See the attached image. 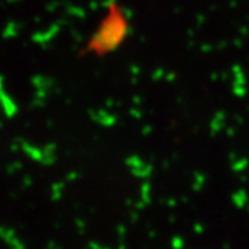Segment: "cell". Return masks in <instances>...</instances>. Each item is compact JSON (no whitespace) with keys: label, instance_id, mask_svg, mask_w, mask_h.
Masks as SVG:
<instances>
[{"label":"cell","instance_id":"6da1fadb","mask_svg":"<svg viewBox=\"0 0 249 249\" xmlns=\"http://www.w3.org/2000/svg\"><path fill=\"white\" fill-rule=\"evenodd\" d=\"M124 34V21L118 11H111L103 18L101 24L90 36L88 50L91 53L101 54L114 49Z\"/></svg>","mask_w":249,"mask_h":249}]
</instances>
